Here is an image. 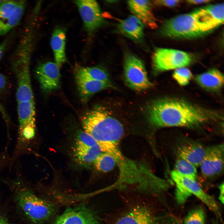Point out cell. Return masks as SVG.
Wrapping results in <instances>:
<instances>
[{
	"label": "cell",
	"instance_id": "6da1fadb",
	"mask_svg": "<svg viewBox=\"0 0 224 224\" xmlns=\"http://www.w3.org/2000/svg\"><path fill=\"white\" fill-rule=\"evenodd\" d=\"M147 115L150 123L157 128H192L221 118L216 112L182 99L170 97L152 101L147 108Z\"/></svg>",
	"mask_w": 224,
	"mask_h": 224
},
{
	"label": "cell",
	"instance_id": "7a4b0ae2",
	"mask_svg": "<svg viewBox=\"0 0 224 224\" xmlns=\"http://www.w3.org/2000/svg\"><path fill=\"white\" fill-rule=\"evenodd\" d=\"M81 120L84 131L97 143L109 135L124 133L122 124L101 106L95 107L86 112Z\"/></svg>",
	"mask_w": 224,
	"mask_h": 224
},
{
	"label": "cell",
	"instance_id": "3957f363",
	"mask_svg": "<svg viewBox=\"0 0 224 224\" xmlns=\"http://www.w3.org/2000/svg\"><path fill=\"white\" fill-rule=\"evenodd\" d=\"M213 30L199 21L191 12L165 21L160 28V32L164 36L172 38L191 39L202 37Z\"/></svg>",
	"mask_w": 224,
	"mask_h": 224
},
{
	"label": "cell",
	"instance_id": "277c9868",
	"mask_svg": "<svg viewBox=\"0 0 224 224\" xmlns=\"http://www.w3.org/2000/svg\"><path fill=\"white\" fill-rule=\"evenodd\" d=\"M32 50L26 46L17 48L12 57V63L15 73L17 87V102L34 101L30 74V64Z\"/></svg>",
	"mask_w": 224,
	"mask_h": 224
},
{
	"label": "cell",
	"instance_id": "5b68a950",
	"mask_svg": "<svg viewBox=\"0 0 224 224\" xmlns=\"http://www.w3.org/2000/svg\"><path fill=\"white\" fill-rule=\"evenodd\" d=\"M170 175L176 185L175 198L179 204H184L193 194L204 203L221 220H222L220 209L216 201L203 190L196 180L186 177L174 170L171 172Z\"/></svg>",
	"mask_w": 224,
	"mask_h": 224
},
{
	"label": "cell",
	"instance_id": "8992f818",
	"mask_svg": "<svg viewBox=\"0 0 224 224\" xmlns=\"http://www.w3.org/2000/svg\"><path fill=\"white\" fill-rule=\"evenodd\" d=\"M16 197L19 206L27 217L35 224L47 221L55 213L56 208L53 204L38 197L29 189L21 188Z\"/></svg>",
	"mask_w": 224,
	"mask_h": 224
},
{
	"label": "cell",
	"instance_id": "52a82bcc",
	"mask_svg": "<svg viewBox=\"0 0 224 224\" xmlns=\"http://www.w3.org/2000/svg\"><path fill=\"white\" fill-rule=\"evenodd\" d=\"M124 80L127 86L137 91H142L152 87L143 62L132 54L127 52L124 61Z\"/></svg>",
	"mask_w": 224,
	"mask_h": 224
},
{
	"label": "cell",
	"instance_id": "ba28073f",
	"mask_svg": "<svg viewBox=\"0 0 224 224\" xmlns=\"http://www.w3.org/2000/svg\"><path fill=\"white\" fill-rule=\"evenodd\" d=\"M194 57L189 53L178 50L157 48L152 57L154 69L158 72L176 69L191 63Z\"/></svg>",
	"mask_w": 224,
	"mask_h": 224
},
{
	"label": "cell",
	"instance_id": "9c48e42d",
	"mask_svg": "<svg viewBox=\"0 0 224 224\" xmlns=\"http://www.w3.org/2000/svg\"><path fill=\"white\" fill-rule=\"evenodd\" d=\"M52 224H103L97 215L84 205L66 209Z\"/></svg>",
	"mask_w": 224,
	"mask_h": 224
},
{
	"label": "cell",
	"instance_id": "30bf717a",
	"mask_svg": "<svg viewBox=\"0 0 224 224\" xmlns=\"http://www.w3.org/2000/svg\"><path fill=\"white\" fill-rule=\"evenodd\" d=\"M77 7L85 28L89 33L101 27L105 23L100 6L94 0L74 1Z\"/></svg>",
	"mask_w": 224,
	"mask_h": 224
},
{
	"label": "cell",
	"instance_id": "8fae6325",
	"mask_svg": "<svg viewBox=\"0 0 224 224\" xmlns=\"http://www.w3.org/2000/svg\"><path fill=\"white\" fill-rule=\"evenodd\" d=\"M224 144H220L206 148L200 166L202 173L205 177L212 178L218 175L223 169Z\"/></svg>",
	"mask_w": 224,
	"mask_h": 224
},
{
	"label": "cell",
	"instance_id": "7c38bea8",
	"mask_svg": "<svg viewBox=\"0 0 224 224\" xmlns=\"http://www.w3.org/2000/svg\"><path fill=\"white\" fill-rule=\"evenodd\" d=\"M59 67L55 63L48 62L39 65L35 74L41 88L49 93L58 89L60 86Z\"/></svg>",
	"mask_w": 224,
	"mask_h": 224
},
{
	"label": "cell",
	"instance_id": "4fadbf2b",
	"mask_svg": "<svg viewBox=\"0 0 224 224\" xmlns=\"http://www.w3.org/2000/svg\"><path fill=\"white\" fill-rule=\"evenodd\" d=\"M115 224H164V219L155 216L147 207L137 205L118 218Z\"/></svg>",
	"mask_w": 224,
	"mask_h": 224
},
{
	"label": "cell",
	"instance_id": "5bb4252c",
	"mask_svg": "<svg viewBox=\"0 0 224 224\" xmlns=\"http://www.w3.org/2000/svg\"><path fill=\"white\" fill-rule=\"evenodd\" d=\"M224 3L209 5L199 8L192 12L200 22L214 30L224 22Z\"/></svg>",
	"mask_w": 224,
	"mask_h": 224
},
{
	"label": "cell",
	"instance_id": "9a60e30c",
	"mask_svg": "<svg viewBox=\"0 0 224 224\" xmlns=\"http://www.w3.org/2000/svg\"><path fill=\"white\" fill-rule=\"evenodd\" d=\"M121 34L135 42L142 44L144 40V24L134 15L120 20L117 26Z\"/></svg>",
	"mask_w": 224,
	"mask_h": 224
},
{
	"label": "cell",
	"instance_id": "2e32d148",
	"mask_svg": "<svg viewBox=\"0 0 224 224\" xmlns=\"http://www.w3.org/2000/svg\"><path fill=\"white\" fill-rule=\"evenodd\" d=\"M128 7L133 15L144 24L152 29L157 27L156 19L152 11L151 2L148 0H129Z\"/></svg>",
	"mask_w": 224,
	"mask_h": 224
},
{
	"label": "cell",
	"instance_id": "e0dca14e",
	"mask_svg": "<svg viewBox=\"0 0 224 224\" xmlns=\"http://www.w3.org/2000/svg\"><path fill=\"white\" fill-rule=\"evenodd\" d=\"M206 148L201 144L189 142L179 146L177 150L178 158L184 160L194 166H200L205 155Z\"/></svg>",
	"mask_w": 224,
	"mask_h": 224
},
{
	"label": "cell",
	"instance_id": "ac0fdd59",
	"mask_svg": "<svg viewBox=\"0 0 224 224\" xmlns=\"http://www.w3.org/2000/svg\"><path fill=\"white\" fill-rule=\"evenodd\" d=\"M195 80L201 87L211 92H219L224 85V75L219 70L212 68L197 75Z\"/></svg>",
	"mask_w": 224,
	"mask_h": 224
},
{
	"label": "cell",
	"instance_id": "d6986e66",
	"mask_svg": "<svg viewBox=\"0 0 224 224\" xmlns=\"http://www.w3.org/2000/svg\"><path fill=\"white\" fill-rule=\"evenodd\" d=\"M76 82L82 101L86 102L94 94L102 90L113 87L110 82L92 80L75 76Z\"/></svg>",
	"mask_w": 224,
	"mask_h": 224
},
{
	"label": "cell",
	"instance_id": "ffe728a7",
	"mask_svg": "<svg viewBox=\"0 0 224 224\" xmlns=\"http://www.w3.org/2000/svg\"><path fill=\"white\" fill-rule=\"evenodd\" d=\"M66 33L65 29L60 27L55 29L52 33L50 43L55 63L59 67L66 60Z\"/></svg>",
	"mask_w": 224,
	"mask_h": 224
},
{
	"label": "cell",
	"instance_id": "44dd1931",
	"mask_svg": "<svg viewBox=\"0 0 224 224\" xmlns=\"http://www.w3.org/2000/svg\"><path fill=\"white\" fill-rule=\"evenodd\" d=\"M74 149L75 154L77 159L85 164L94 163L103 152L98 144L90 147L75 145Z\"/></svg>",
	"mask_w": 224,
	"mask_h": 224
},
{
	"label": "cell",
	"instance_id": "7402d4cb",
	"mask_svg": "<svg viewBox=\"0 0 224 224\" xmlns=\"http://www.w3.org/2000/svg\"><path fill=\"white\" fill-rule=\"evenodd\" d=\"M18 126L35 122L34 101L18 102Z\"/></svg>",
	"mask_w": 224,
	"mask_h": 224
},
{
	"label": "cell",
	"instance_id": "603a6c76",
	"mask_svg": "<svg viewBox=\"0 0 224 224\" xmlns=\"http://www.w3.org/2000/svg\"><path fill=\"white\" fill-rule=\"evenodd\" d=\"M75 75L92 80L110 82L106 71L102 68L97 66L77 67L75 70Z\"/></svg>",
	"mask_w": 224,
	"mask_h": 224
},
{
	"label": "cell",
	"instance_id": "cb8c5ba5",
	"mask_svg": "<svg viewBox=\"0 0 224 224\" xmlns=\"http://www.w3.org/2000/svg\"><path fill=\"white\" fill-rule=\"evenodd\" d=\"M26 6L25 1H19L16 8L10 17L0 26V35H4L19 22L24 12Z\"/></svg>",
	"mask_w": 224,
	"mask_h": 224
},
{
	"label": "cell",
	"instance_id": "d4e9b609",
	"mask_svg": "<svg viewBox=\"0 0 224 224\" xmlns=\"http://www.w3.org/2000/svg\"><path fill=\"white\" fill-rule=\"evenodd\" d=\"M174 170L186 177L196 180L197 173L196 167L184 160L177 159Z\"/></svg>",
	"mask_w": 224,
	"mask_h": 224
},
{
	"label": "cell",
	"instance_id": "484cf974",
	"mask_svg": "<svg viewBox=\"0 0 224 224\" xmlns=\"http://www.w3.org/2000/svg\"><path fill=\"white\" fill-rule=\"evenodd\" d=\"M94 164L99 171L107 172L114 168L116 163L111 155L107 153L103 152L98 157Z\"/></svg>",
	"mask_w": 224,
	"mask_h": 224
},
{
	"label": "cell",
	"instance_id": "4316f807",
	"mask_svg": "<svg viewBox=\"0 0 224 224\" xmlns=\"http://www.w3.org/2000/svg\"><path fill=\"white\" fill-rule=\"evenodd\" d=\"M206 214L203 208L198 207L191 210L185 217L184 224H205Z\"/></svg>",
	"mask_w": 224,
	"mask_h": 224
},
{
	"label": "cell",
	"instance_id": "83f0119b",
	"mask_svg": "<svg viewBox=\"0 0 224 224\" xmlns=\"http://www.w3.org/2000/svg\"><path fill=\"white\" fill-rule=\"evenodd\" d=\"M19 1H2L0 4V26L5 22L14 11Z\"/></svg>",
	"mask_w": 224,
	"mask_h": 224
},
{
	"label": "cell",
	"instance_id": "f1b7e54d",
	"mask_svg": "<svg viewBox=\"0 0 224 224\" xmlns=\"http://www.w3.org/2000/svg\"><path fill=\"white\" fill-rule=\"evenodd\" d=\"M192 76L191 71L185 67L175 69L173 77L175 80L180 85L184 86L189 82Z\"/></svg>",
	"mask_w": 224,
	"mask_h": 224
},
{
	"label": "cell",
	"instance_id": "f546056e",
	"mask_svg": "<svg viewBox=\"0 0 224 224\" xmlns=\"http://www.w3.org/2000/svg\"><path fill=\"white\" fill-rule=\"evenodd\" d=\"M77 137L76 145L90 147L98 144L95 139L84 131H79Z\"/></svg>",
	"mask_w": 224,
	"mask_h": 224
},
{
	"label": "cell",
	"instance_id": "4dcf8cb0",
	"mask_svg": "<svg viewBox=\"0 0 224 224\" xmlns=\"http://www.w3.org/2000/svg\"><path fill=\"white\" fill-rule=\"evenodd\" d=\"M10 155L7 152V148L0 152V173L7 167H9Z\"/></svg>",
	"mask_w": 224,
	"mask_h": 224
},
{
	"label": "cell",
	"instance_id": "1f68e13d",
	"mask_svg": "<svg viewBox=\"0 0 224 224\" xmlns=\"http://www.w3.org/2000/svg\"><path fill=\"white\" fill-rule=\"evenodd\" d=\"M181 1L178 0H160L155 1L154 2L155 4L158 5L169 7H174L178 5Z\"/></svg>",
	"mask_w": 224,
	"mask_h": 224
},
{
	"label": "cell",
	"instance_id": "d6a6232c",
	"mask_svg": "<svg viewBox=\"0 0 224 224\" xmlns=\"http://www.w3.org/2000/svg\"><path fill=\"white\" fill-rule=\"evenodd\" d=\"M165 224H181L180 221L174 217L170 216L166 218Z\"/></svg>",
	"mask_w": 224,
	"mask_h": 224
},
{
	"label": "cell",
	"instance_id": "836d02e7",
	"mask_svg": "<svg viewBox=\"0 0 224 224\" xmlns=\"http://www.w3.org/2000/svg\"><path fill=\"white\" fill-rule=\"evenodd\" d=\"M7 85V81L6 77L0 73V92L4 90Z\"/></svg>",
	"mask_w": 224,
	"mask_h": 224
},
{
	"label": "cell",
	"instance_id": "e575fe53",
	"mask_svg": "<svg viewBox=\"0 0 224 224\" xmlns=\"http://www.w3.org/2000/svg\"><path fill=\"white\" fill-rule=\"evenodd\" d=\"M224 183L223 182L219 186L220 192L219 199L222 204L224 203Z\"/></svg>",
	"mask_w": 224,
	"mask_h": 224
},
{
	"label": "cell",
	"instance_id": "d590c367",
	"mask_svg": "<svg viewBox=\"0 0 224 224\" xmlns=\"http://www.w3.org/2000/svg\"><path fill=\"white\" fill-rule=\"evenodd\" d=\"M211 1L209 0H190L186 1L189 3L191 4H198L208 3Z\"/></svg>",
	"mask_w": 224,
	"mask_h": 224
},
{
	"label": "cell",
	"instance_id": "8d00e7d4",
	"mask_svg": "<svg viewBox=\"0 0 224 224\" xmlns=\"http://www.w3.org/2000/svg\"><path fill=\"white\" fill-rule=\"evenodd\" d=\"M0 111L1 112L4 119H5V121L6 122L7 126H9V124H8L9 122H8V117L7 116V114L6 112L5 109L4 108L3 106H2V105L0 104Z\"/></svg>",
	"mask_w": 224,
	"mask_h": 224
},
{
	"label": "cell",
	"instance_id": "74e56055",
	"mask_svg": "<svg viewBox=\"0 0 224 224\" xmlns=\"http://www.w3.org/2000/svg\"><path fill=\"white\" fill-rule=\"evenodd\" d=\"M7 45V42L5 41L0 44V60H1Z\"/></svg>",
	"mask_w": 224,
	"mask_h": 224
},
{
	"label": "cell",
	"instance_id": "f35d334b",
	"mask_svg": "<svg viewBox=\"0 0 224 224\" xmlns=\"http://www.w3.org/2000/svg\"><path fill=\"white\" fill-rule=\"evenodd\" d=\"M0 224H12L10 223L2 217L0 216Z\"/></svg>",
	"mask_w": 224,
	"mask_h": 224
},
{
	"label": "cell",
	"instance_id": "ab89813d",
	"mask_svg": "<svg viewBox=\"0 0 224 224\" xmlns=\"http://www.w3.org/2000/svg\"><path fill=\"white\" fill-rule=\"evenodd\" d=\"M3 1V0H2ZM2 0H0V4L2 2Z\"/></svg>",
	"mask_w": 224,
	"mask_h": 224
},
{
	"label": "cell",
	"instance_id": "60d3db41",
	"mask_svg": "<svg viewBox=\"0 0 224 224\" xmlns=\"http://www.w3.org/2000/svg\"><path fill=\"white\" fill-rule=\"evenodd\" d=\"M215 224H218L216 223H215Z\"/></svg>",
	"mask_w": 224,
	"mask_h": 224
}]
</instances>
